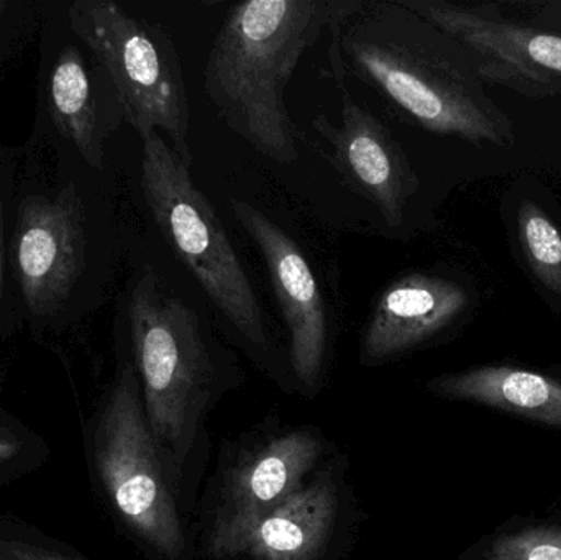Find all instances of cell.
Instances as JSON below:
<instances>
[{
    "mask_svg": "<svg viewBox=\"0 0 561 560\" xmlns=\"http://www.w3.org/2000/svg\"><path fill=\"white\" fill-rule=\"evenodd\" d=\"M69 22L107 69L125 122L141 140L163 132L176 157L193 167L191 107L171 36L114 0H66Z\"/></svg>",
    "mask_w": 561,
    "mask_h": 560,
    "instance_id": "obj_7",
    "label": "cell"
},
{
    "mask_svg": "<svg viewBox=\"0 0 561 560\" xmlns=\"http://www.w3.org/2000/svg\"><path fill=\"white\" fill-rule=\"evenodd\" d=\"M233 214L265 260L289 334L294 381L306 397H316L325 378L330 324L312 265L299 243L259 207L245 201H233Z\"/></svg>",
    "mask_w": 561,
    "mask_h": 560,
    "instance_id": "obj_12",
    "label": "cell"
},
{
    "mask_svg": "<svg viewBox=\"0 0 561 560\" xmlns=\"http://www.w3.org/2000/svg\"><path fill=\"white\" fill-rule=\"evenodd\" d=\"M335 33L356 78L432 134L510 147V117L484 92L470 53L399 0L366 3Z\"/></svg>",
    "mask_w": 561,
    "mask_h": 560,
    "instance_id": "obj_2",
    "label": "cell"
},
{
    "mask_svg": "<svg viewBox=\"0 0 561 560\" xmlns=\"http://www.w3.org/2000/svg\"><path fill=\"white\" fill-rule=\"evenodd\" d=\"M121 319L148 423L184 479L210 411L243 374L206 318L151 266L128 282Z\"/></svg>",
    "mask_w": 561,
    "mask_h": 560,
    "instance_id": "obj_4",
    "label": "cell"
},
{
    "mask_svg": "<svg viewBox=\"0 0 561 560\" xmlns=\"http://www.w3.org/2000/svg\"><path fill=\"white\" fill-rule=\"evenodd\" d=\"M43 2L0 0V75L5 72L38 36Z\"/></svg>",
    "mask_w": 561,
    "mask_h": 560,
    "instance_id": "obj_20",
    "label": "cell"
},
{
    "mask_svg": "<svg viewBox=\"0 0 561 560\" xmlns=\"http://www.w3.org/2000/svg\"><path fill=\"white\" fill-rule=\"evenodd\" d=\"M517 232L534 275L550 292L561 293V230L549 214L533 201L517 213Z\"/></svg>",
    "mask_w": 561,
    "mask_h": 560,
    "instance_id": "obj_18",
    "label": "cell"
},
{
    "mask_svg": "<svg viewBox=\"0 0 561 560\" xmlns=\"http://www.w3.org/2000/svg\"><path fill=\"white\" fill-rule=\"evenodd\" d=\"M457 39L483 81L529 98L561 95V35L504 19L488 5L399 0Z\"/></svg>",
    "mask_w": 561,
    "mask_h": 560,
    "instance_id": "obj_10",
    "label": "cell"
},
{
    "mask_svg": "<svg viewBox=\"0 0 561 560\" xmlns=\"http://www.w3.org/2000/svg\"><path fill=\"white\" fill-rule=\"evenodd\" d=\"M319 427L278 421L227 443L201 512V548L213 560L237 536L297 492L330 457Z\"/></svg>",
    "mask_w": 561,
    "mask_h": 560,
    "instance_id": "obj_9",
    "label": "cell"
},
{
    "mask_svg": "<svg viewBox=\"0 0 561 560\" xmlns=\"http://www.w3.org/2000/svg\"><path fill=\"white\" fill-rule=\"evenodd\" d=\"M82 437L92 487L118 532L150 560H194L184 479L151 431L122 338L114 377L82 421Z\"/></svg>",
    "mask_w": 561,
    "mask_h": 560,
    "instance_id": "obj_5",
    "label": "cell"
},
{
    "mask_svg": "<svg viewBox=\"0 0 561 560\" xmlns=\"http://www.w3.org/2000/svg\"><path fill=\"white\" fill-rule=\"evenodd\" d=\"M9 367L0 365V487L38 472L51 457V447L22 420L3 407Z\"/></svg>",
    "mask_w": 561,
    "mask_h": 560,
    "instance_id": "obj_17",
    "label": "cell"
},
{
    "mask_svg": "<svg viewBox=\"0 0 561 560\" xmlns=\"http://www.w3.org/2000/svg\"><path fill=\"white\" fill-rule=\"evenodd\" d=\"M348 464L333 454L278 508L237 536L213 560H335L352 533Z\"/></svg>",
    "mask_w": 561,
    "mask_h": 560,
    "instance_id": "obj_11",
    "label": "cell"
},
{
    "mask_svg": "<svg viewBox=\"0 0 561 560\" xmlns=\"http://www.w3.org/2000/svg\"><path fill=\"white\" fill-rule=\"evenodd\" d=\"M0 560L91 559L35 523L13 513H3L0 515Z\"/></svg>",
    "mask_w": 561,
    "mask_h": 560,
    "instance_id": "obj_19",
    "label": "cell"
},
{
    "mask_svg": "<svg viewBox=\"0 0 561 560\" xmlns=\"http://www.w3.org/2000/svg\"><path fill=\"white\" fill-rule=\"evenodd\" d=\"M141 144V194L158 230L249 351L268 357L272 338L255 286L222 220L160 134Z\"/></svg>",
    "mask_w": 561,
    "mask_h": 560,
    "instance_id": "obj_6",
    "label": "cell"
},
{
    "mask_svg": "<svg viewBox=\"0 0 561 560\" xmlns=\"http://www.w3.org/2000/svg\"><path fill=\"white\" fill-rule=\"evenodd\" d=\"M340 89L339 124L319 115L313 128L330 145V161L345 186L368 201L389 227H399L417 194V174L392 132L342 84Z\"/></svg>",
    "mask_w": 561,
    "mask_h": 560,
    "instance_id": "obj_13",
    "label": "cell"
},
{
    "mask_svg": "<svg viewBox=\"0 0 561 560\" xmlns=\"http://www.w3.org/2000/svg\"><path fill=\"white\" fill-rule=\"evenodd\" d=\"M35 121L30 137L107 173V145L125 122L107 69L69 22L66 0L43 2Z\"/></svg>",
    "mask_w": 561,
    "mask_h": 560,
    "instance_id": "obj_8",
    "label": "cell"
},
{
    "mask_svg": "<svg viewBox=\"0 0 561 560\" xmlns=\"http://www.w3.org/2000/svg\"><path fill=\"white\" fill-rule=\"evenodd\" d=\"M20 157L22 147L0 145V339H12L23 332L22 312L9 260Z\"/></svg>",
    "mask_w": 561,
    "mask_h": 560,
    "instance_id": "obj_16",
    "label": "cell"
},
{
    "mask_svg": "<svg viewBox=\"0 0 561 560\" xmlns=\"http://www.w3.org/2000/svg\"><path fill=\"white\" fill-rule=\"evenodd\" d=\"M20 147L10 270L23 331L45 342L71 334L104 301L112 272L105 173L32 137Z\"/></svg>",
    "mask_w": 561,
    "mask_h": 560,
    "instance_id": "obj_1",
    "label": "cell"
},
{
    "mask_svg": "<svg viewBox=\"0 0 561 560\" xmlns=\"http://www.w3.org/2000/svg\"><path fill=\"white\" fill-rule=\"evenodd\" d=\"M365 0H250L227 12L204 68V91L220 121L266 160L299 158L286 88L320 36L339 32Z\"/></svg>",
    "mask_w": 561,
    "mask_h": 560,
    "instance_id": "obj_3",
    "label": "cell"
},
{
    "mask_svg": "<svg viewBox=\"0 0 561 560\" xmlns=\"http://www.w3.org/2000/svg\"><path fill=\"white\" fill-rule=\"evenodd\" d=\"M493 560H561V538L533 535L513 539L497 549Z\"/></svg>",
    "mask_w": 561,
    "mask_h": 560,
    "instance_id": "obj_21",
    "label": "cell"
},
{
    "mask_svg": "<svg viewBox=\"0 0 561 560\" xmlns=\"http://www.w3.org/2000/svg\"><path fill=\"white\" fill-rule=\"evenodd\" d=\"M428 390L438 397L477 401L561 427V385L533 372L474 368L435 378Z\"/></svg>",
    "mask_w": 561,
    "mask_h": 560,
    "instance_id": "obj_15",
    "label": "cell"
},
{
    "mask_svg": "<svg viewBox=\"0 0 561 560\" xmlns=\"http://www.w3.org/2000/svg\"><path fill=\"white\" fill-rule=\"evenodd\" d=\"M470 295L448 276L411 272L386 286L369 315L359 345L365 367L391 364L450 329Z\"/></svg>",
    "mask_w": 561,
    "mask_h": 560,
    "instance_id": "obj_14",
    "label": "cell"
}]
</instances>
